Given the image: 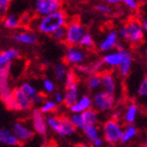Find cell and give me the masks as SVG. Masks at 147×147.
<instances>
[{"label":"cell","mask_w":147,"mask_h":147,"mask_svg":"<svg viewBox=\"0 0 147 147\" xmlns=\"http://www.w3.org/2000/svg\"><path fill=\"white\" fill-rule=\"evenodd\" d=\"M19 88H20V91L22 92L26 97H28L30 100H32L35 96H37L39 94V92H38V90L36 88V86H35L34 84H32L31 82H28V81L22 82L21 86H19Z\"/></svg>","instance_id":"obj_27"},{"label":"cell","mask_w":147,"mask_h":147,"mask_svg":"<svg viewBox=\"0 0 147 147\" xmlns=\"http://www.w3.org/2000/svg\"><path fill=\"white\" fill-rule=\"evenodd\" d=\"M111 118L116 120V121H120V120L123 118V113L120 112V111H114L113 114L111 115Z\"/></svg>","instance_id":"obj_47"},{"label":"cell","mask_w":147,"mask_h":147,"mask_svg":"<svg viewBox=\"0 0 147 147\" xmlns=\"http://www.w3.org/2000/svg\"><path fill=\"white\" fill-rule=\"evenodd\" d=\"M45 123L47 125V127H49L57 135H59L60 132V125H59V117L56 115H47L45 116Z\"/></svg>","instance_id":"obj_30"},{"label":"cell","mask_w":147,"mask_h":147,"mask_svg":"<svg viewBox=\"0 0 147 147\" xmlns=\"http://www.w3.org/2000/svg\"><path fill=\"white\" fill-rule=\"evenodd\" d=\"M0 143L9 147H15L21 145L20 142L18 141L17 137L15 136V134L12 133L11 129H8V127L0 129Z\"/></svg>","instance_id":"obj_18"},{"label":"cell","mask_w":147,"mask_h":147,"mask_svg":"<svg viewBox=\"0 0 147 147\" xmlns=\"http://www.w3.org/2000/svg\"><path fill=\"white\" fill-rule=\"evenodd\" d=\"M78 45L82 49H92L95 45V40H94V37L91 33L86 32V34L84 35V37L81 38V40L79 41Z\"/></svg>","instance_id":"obj_31"},{"label":"cell","mask_w":147,"mask_h":147,"mask_svg":"<svg viewBox=\"0 0 147 147\" xmlns=\"http://www.w3.org/2000/svg\"><path fill=\"white\" fill-rule=\"evenodd\" d=\"M70 120H71V123L74 125V127L76 129H84V127L86 125L84 121V118H82V115H81V113H71L70 116H69Z\"/></svg>","instance_id":"obj_34"},{"label":"cell","mask_w":147,"mask_h":147,"mask_svg":"<svg viewBox=\"0 0 147 147\" xmlns=\"http://www.w3.org/2000/svg\"><path fill=\"white\" fill-rule=\"evenodd\" d=\"M86 59H88V55L84 49L79 47H68L65 52L64 62L67 65H72L76 67L81 64H84Z\"/></svg>","instance_id":"obj_7"},{"label":"cell","mask_w":147,"mask_h":147,"mask_svg":"<svg viewBox=\"0 0 147 147\" xmlns=\"http://www.w3.org/2000/svg\"><path fill=\"white\" fill-rule=\"evenodd\" d=\"M9 73H10V68H8L5 70L3 75L0 77V101L7 98L8 96H10L12 93L11 86H10V81H9Z\"/></svg>","instance_id":"obj_19"},{"label":"cell","mask_w":147,"mask_h":147,"mask_svg":"<svg viewBox=\"0 0 147 147\" xmlns=\"http://www.w3.org/2000/svg\"><path fill=\"white\" fill-rule=\"evenodd\" d=\"M68 16L64 9L54 12L52 15L38 17L31 21V27L35 31L44 35H52L57 30L66 27Z\"/></svg>","instance_id":"obj_1"},{"label":"cell","mask_w":147,"mask_h":147,"mask_svg":"<svg viewBox=\"0 0 147 147\" xmlns=\"http://www.w3.org/2000/svg\"><path fill=\"white\" fill-rule=\"evenodd\" d=\"M75 71L79 72L81 74H86L88 76L91 75V73H90V65L88 64H81L79 66H76Z\"/></svg>","instance_id":"obj_43"},{"label":"cell","mask_w":147,"mask_h":147,"mask_svg":"<svg viewBox=\"0 0 147 147\" xmlns=\"http://www.w3.org/2000/svg\"><path fill=\"white\" fill-rule=\"evenodd\" d=\"M95 9L98 12L102 13V15L105 16H109L112 12V9H111V6L107 5L105 2L104 3H98V4L95 5Z\"/></svg>","instance_id":"obj_37"},{"label":"cell","mask_w":147,"mask_h":147,"mask_svg":"<svg viewBox=\"0 0 147 147\" xmlns=\"http://www.w3.org/2000/svg\"><path fill=\"white\" fill-rule=\"evenodd\" d=\"M127 31V38L125 41L130 44L131 47H138L144 40L145 32L142 29V26L139 21L135 19H130L125 25Z\"/></svg>","instance_id":"obj_4"},{"label":"cell","mask_w":147,"mask_h":147,"mask_svg":"<svg viewBox=\"0 0 147 147\" xmlns=\"http://www.w3.org/2000/svg\"><path fill=\"white\" fill-rule=\"evenodd\" d=\"M101 74H94L86 77V86L88 91H96L101 88Z\"/></svg>","instance_id":"obj_28"},{"label":"cell","mask_w":147,"mask_h":147,"mask_svg":"<svg viewBox=\"0 0 147 147\" xmlns=\"http://www.w3.org/2000/svg\"><path fill=\"white\" fill-rule=\"evenodd\" d=\"M121 3L127 9L132 10V11H137L140 8V3L137 0H123V1H121Z\"/></svg>","instance_id":"obj_39"},{"label":"cell","mask_w":147,"mask_h":147,"mask_svg":"<svg viewBox=\"0 0 147 147\" xmlns=\"http://www.w3.org/2000/svg\"><path fill=\"white\" fill-rule=\"evenodd\" d=\"M63 100H64V94L61 91H56L54 93V101L56 102L58 105L59 104H63Z\"/></svg>","instance_id":"obj_45"},{"label":"cell","mask_w":147,"mask_h":147,"mask_svg":"<svg viewBox=\"0 0 147 147\" xmlns=\"http://www.w3.org/2000/svg\"><path fill=\"white\" fill-rule=\"evenodd\" d=\"M68 70V65L64 61L55 64L54 67H53V74H54V78L57 84H64L65 82Z\"/></svg>","instance_id":"obj_21"},{"label":"cell","mask_w":147,"mask_h":147,"mask_svg":"<svg viewBox=\"0 0 147 147\" xmlns=\"http://www.w3.org/2000/svg\"><path fill=\"white\" fill-rule=\"evenodd\" d=\"M59 125H60V132L59 136L61 137H68L72 136L76 133V129L74 125L71 123L70 118L67 116H61L59 117Z\"/></svg>","instance_id":"obj_20"},{"label":"cell","mask_w":147,"mask_h":147,"mask_svg":"<svg viewBox=\"0 0 147 147\" xmlns=\"http://www.w3.org/2000/svg\"><path fill=\"white\" fill-rule=\"evenodd\" d=\"M138 112H139V107L135 102H132L127 106L123 113V121L127 125H134L136 118H137Z\"/></svg>","instance_id":"obj_22"},{"label":"cell","mask_w":147,"mask_h":147,"mask_svg":"<svg viewBox=\"0 0 147 147\" xmlns=\"http://www.w3.org/2000/svg\"><path fill=\"white\" fill-rule=\"evenodd\" d=\"M0 102H1V101H0Z\"/></svg>","instance_id":"obj_53"},{"label":"cell","mask_w":147,"mask_h":147,"mask_svg":"<svg viewBox=\"0 0 147 147\" xmlns=\"http://www.w3.org/2000/svg\"><path fill=\"white\" fill-rule=\"evenodd\" d=\"M137 134H138V130L135 125H127L125 129H123V137L120 139L119 143H121V144H127V143H129L130 141H132V140L137 136Z\"/></svg>","instance_id":"obj_26"},{"label":"cell","mask_w":147,"mask_h":147,"mask_svg":"<svg viewBox=\"0 0 147 147\" xmlns=\"http://www.w3.org/2000/svg\"><path fill=\"white\" fill-rule=\"evenodd\" d=\"M90 65V73L91 75H94V74H101L102 73V70L105 66H104L103 62L102 60H96V61L92 62Z\"/></svg>","instance_id":"obj_35"},{"label":"cell","mask_w":147,"mask_h":147,"mask_svg":"<svg viewBox=\"0 0 147 147\" xmlns=\"http://www.w3.org/2000/svg\"><path fill=\"white\" fill-rule=\"evenodd\" d=\"M42 88H43V91L47 94H53L57 91L56 84L49 78L43 79V81H42Z\"/></svg>","instance_id":"obj_36"},{"label":"cell","mask_w":147,"mask_h":147,"mask_svg":"<svg viewBox=\"0 0 147 147\" xmlns=\"http://www.w3.org/2000/svg\"><path fill=\"white\" fill-rule=\"evenodd\" d=\"M12 133L17 137L18 141L20 144H25V143L30 142L34 138L35 133L33 132L32 127H30L27 123L22 120H17L11 127Z\"/></svg>","instance_id":"obj_8"},{"label":"cell","mask_w":147,"mask_h":147,"mask_svg":"<svg viewBox=\"0 0 147 147\" xmlns=\"http://www.w3.org/2000/svg\"><path fill=\"white\" fill-rule=\"evenodd\" d=\"M123 125L112 118L106 119L101 127V137L104 140V142L109 145H115L116 143H119L123 137Z\"/></svg>","instance_id":"obj_2"},{"label":"cell","mask_w":147,"mask_h":147,"mask_svg":"<svg viewBox=\"0 0 147 147\" xmlns=\"http://www.w3.org/2000/svg\"><path fill=\"white\" fill-rule=\"evenodd\" d=\"M105 3L107 5H109V6H111V4L112 5L120 4V3H121V0H106Z\"/></svg>","instance_id":"obj_49"},{"label":"cell","mask_w":147,"mask_h":147,"mask_svg":"<svg viewBox=\"0 0 147 147\" xmlns=\"http://www.w3.org/2000/svg\"><path fill=\"white\" fill-rule=\"evenodd\" d=\"M84 121L86 125H97L100 123V116H99V112L96 111L94 108H91L88 110L84 111L81 113Z\"/></svg>","instance_id":"obj_23"},{"label":"cell","mask_w":147,"mask_h":147,"mask_svg":"<svg viewBox=\"0 0 147 147\" xmlns=\"http://www.w3.org/2000/svg\"><path fill=\"white\" fill-rule=\"evenodd\" d=\"M64 100L63 105L67 108H70L77 102L79 99V86L78 84H75L73 86H70L68 88H65L64 91Z\"/></svg>","instance_id":"obj_14"},{"label":"cell","mask_w":147,"mask_h":147,"mask_svg":"<svg viewBox=\"0 0 147 147\" xmlns=\"http://www.w3.org/2000/svg\"><path fill=\"white\" fill-rule=\"evenodd\" d=\"M104 143H105L104 140L101 137V138H99V139L95 140L94 142H92V147H103Z\"/></svg>","instance_id":"obj_48"},{"label":"cell","mask_w":147,"mask_h":147,"mask_svg":"<svg viewBox=\"0 0 147 147\" xmlns=\"http://www.w3.org/2000/svg\"><path fill=\"white\" fill-rule=\"evenodd\" d=\"M31 120L33 132L41 137H45L49 132V127L45 123V116L40 112L39 109H34L32 111Z\"/></svg>","instance_id":"obj_9"},{"label":"cell","mask_w":147,"mask_h":147,"mask_svg":"<svg viewBox=\"0 0 147 147\" xmlns=\"http://www.w3.org/2000/svg\"><path fill=\"white\" fill-rule=\"evenodd\" d=\"M123 51H113V52L106 53L102 58L104 66L109 68H117L119 66L121 59H123Z\"/></svg>","instance_id":"obj_15"},{"label":"cell","mask_w":147,"mask_h":147,"mask_svg":"<svg viewBox=\"0 0 147 147\" xmlns=\"http://www.w3.org/2000/svg\"><path fill=\"white\" fill-rule=\"evenodd\" d=\"M12 97L15 99L18 111H28L32 108V101L20 91L19 88H12Z\"/></svg>","instance_id":"obj_12"},{"label":"cell","mask_w":147,"mask_h":147,"mask_svg":"<svg viewBox=\"0 0 147 147\" xmlns=\"http://www.w3.org/2000/svg\"><path fill=\"white\" fill-rule=\"evenodd\" d=\"M1 102H2L3 105L7 108L8 110L18 111L17 110V105H16V102H15V99H13V97H12V94L10 96H8L7 98H5L4 100H2Z\"/></svg>","instance_id":"obj_38"},{"label":"cell","mask_w":147,"mask_h":147,"mask_svg":"<svg viewBox=\"0 0 147 147\" xmlns=\"http://www.w3.org/2000/svg\"><path fill=\"white\" fill-rule=\"evenodd\" d=\"M118 35L117 32L112 30V31L108 32L105 35L103 39L101 40V42L99 43V51L103 53H109L111 52L113 49H115L116 45L118 43Z\"/></svg>","instance_id":"obj_11"},{"label":"cell","mask_w":147,"mask_h":147,"mask_svg":"<svg viewBox=\"0 0 147 147\" xmlns=\"http://www.w3.org/2000/svg\"><path fill=\"white\" fill-rule=\"evenodd\" d=\"M82 133L86 139L91 143L101 138V131L97 125H84L82 129Z\"/></svg>","instance_id":"obj_24"},{"label":"cell","mask_w":147,"mask_h":147,"mask_svg":"<svg viewBox=\"0 0 147 147\" xmlns=\"http://www.w3.org/2000/svg\"><path fill=\"white\" fill-rule=\"evenodd\" d=\"M101 88L102 91L110 95H114L117 91L116 79L111 71H104L101 73Z\"/></svg>","instance_id":"obj_10"},{"label":"cell","mask_w":147,"mask_h":147,"mask_svg":"<svg viewBox=\"0 0 147 147\" xmlns=\"http://www.w3.org/2000/svg\"><path fill=\"white\" fill-rule=\"evenodd\" d=\"M138 96L140 97H147V75L144 76L140 82V86L138 88V92H137Z\"/></svg>","instance_id":"obj_41"},{"label":"cell","mask_w":147,"mask_h":147,"mask_svg":"<svg viewBox=\"0 0 147 147\" xmlns=\"http://www.w3.org/2000/svg\"><path fill=\"white\" fill-rule=\"evenodd\" d=\"M58 106L59 105L54 100L47 99V100H44V102L41 104V106L38 109H39L40 112L44 115V114H51L53 112H56L57 109H58Z\"/></svg>","instance_id":"obj_29"},{"label":"cell","mask_w":147,"mask_h":147,"mask_svg":"<svg viewBox=\"0 0 147 147\" xmlns=\"http://www.w3.org/2000/svg\"><path fill=\"white\" fill-rule=\"evenodd\" d=\"M12 39L24 45H33L37 42L38 37L33 31H19L12 34Z\"/></svg>","instance_id":"obj_13"},{"label":"cell","mask_w":147,"mask_h":147,"mask_svg":"<svg viewBox=\"0 0 147 147\" xmlns=\"http://www.w3.org/2000/svg\"><path fill=\"white\" fill-rule=\"evenodd\" d=\"M93 108V102H92V97L88 95H82L79 97L75 104L69 108L71 113H82L84 111Z\"/></svg>","instance_id":"obj_16"},{"label":"cell","mask_w":147,"mask_h":147,"mask_svg":"<svg viewBox=\"0 0 147 147\" xmlns=\"http://www.w3.org/2000/svg\"><path fill=\"white\" fill-rule=\"evenodd\" d=\"M143 147H147V135L145 136V138H144V141H143V145H142Z\"/></svg>","instance_id":"obj_51"},{"label":"cell","mask_w":147,"mask_h":147,"mask_svg":"<svg viewBox=\"0 0 147 147\" xmlns=\"http://www.w3.org/2000/svg\"><path fill=\"white\" fill-rule=\"evenodd\" d=\"M11 4V1L9 0H0V15H4L8 11Z\"/></svg>","instance_id":"obj_42"},{"label":"cell","mask_w":147,"mask_h":147,"mask_svg":"<svg viewBox=\"0 0 147 147\" xmlns=\"http://www.w3.org/2000/svg\"><path fill=\"white\" fill-rule=\"evenodd\" d=\"M66 38L64 43L68 47H77L81 38L86 33V28L79 21H68L66 27Z\"/></svg>","instance_id":"obj_3"},{"label":"cell","mask_w":147,"mask_h":147,"mask_svg":"<svg viewBox=\"0 0 147 147\" xmlns=\"http://www.w3.org/2000/svg\"><path fill=\"white\" fill-rule=\"evenodd\" d=\"M93 108L98 112H108L113 109L115 104V96L103 91L96 92L92 97Z\"/></svg>","instance_id":"obj_5"},{"label":"cell","mask_w":147,"mask_h":147,"mask_svg":"<svg viewBox=\"0 0 147 147\" xmlns=\"http://www.w3.org/2000/svg\"><path fill=\"white\" fill-rule=\"evenodd\" d=\"M63 2L60 0H36L34 2V11L38 17L52 15L62 9Z\"/></svg>","instance_id":"obj_6"},{"label":"cell","mask_w":147,"mask_h":147,"mask_svg":"<svg viewBox=\"0 0 147 147\" xmlns=\"http://www.w3.org/2000/svg\"><path fill=\"white\" fill-rule=\"evenodd\" d=\"M51 36H52L56 41L64 42L65 41V38H66V29H65V27L61 28V29L57 30L55 33H53Z\"/></svg>","instance_id":"obj_40"},{"label":"cell","mask_w":147,"mask_h":147,"mask_svg":"<svg viewBox=\"0 0 147 147\" xmlns=\"http://www.w3.org/2000/svg\"><path fill=\"white\" fill-rule=\"evenodd\" d=\"M145 59H146V61H147V49L145 51Z\"/></svg>","instance_id":"obj_52"},{"label":"cell","mask_w":147,"mask_h":147,"mask_svg":"<svg viewBox=\"0 0 147 147\" xmlns=\"http://www.w3.org/2000/svg\"><path fill=\"white\" fill-rule=\"evenodd\" d=\"M32 105H34V106H41V104L44 102V96L42 95V94H38L37 96H35L34 98L32 99Z\"/></svg>","instance_id":"obj_44"},{"label":"cell","mask_w":147,"mask_h":147,"mask_svg":"<svg viewBox=\"0 0 147 147\" xmlns=\"http://www.w3.org/2000/svg\"><path fill=\"white\" fill-rule=\"evenodd\" d=\"M10 63L5 59L4 55H3L2 52H0V69H4L6 67H9Z\"/></svg>","instance_id":"obj_46"},{"label":"cell","mask_w":147,"mask_h":147,"mask_svg":"<svg viewBox=\"0 0 147 147\" xmlns=\"http://www.w3.org/2000/svg\"><path fill=\"white\" fill-rule=\"evenodd\" d=\"M2 53L4 55L5 59L7 60L10 64H11V62L15 61V60L19 59L21 56L20 51L18 49H16V47H9V49H5V51H2Z\"/></svg>","instance_id":"obj_33"},{"label":"cell","mask_w":147,"mask_h":147,"mask_svg":"<svg viewBox=\"0 0 147 147\" xmlns=\"http://www.w3.org/2000/svg\"><path fill=\"white\" fill-rule=\"evenodd\" d=\"M78 84L77 72L75 71V69L69 68L66 79H65V82H64V86H65V88H68V86H73V84Z\"/></svg>","instance_id":"obj_32"},{"label":"cell","mask_w":147,"mask_h":147,"mask_svg":"<svg viewBox=\"0 0 147 147\" xmlns=\"http://www.w3.org/2000/svg\"><path fill=\"white\" fill-rule=\"evenodd\" d=\"M133 64V55L129 51L123 49V59L120 62L119 66L117 67L118 73L121 77H127L131 72Z\"/></svg>","instance_id":"obj_17"},{"label":"cell","mask_w":147,"mask_h":147,"mask_svg":"<svg viewBox=\"0 0 147 147\" xmlns=\"http://www.w3.org/2000/svg\"><path fill=\"white\" fill-rule=\"evenodd\" d=\"M2 24L5 28L9 30H17L21 26V20L15 13H7L3 18Z\"/></svg>","instance_id":"obj_25"},{"label":"cell","mask_w":147,"mask_h":147,"mask_svg":"<svg viewBox=\"0 0 147 147\" xmlns=\"http://www.w3.org/2000/svg\"><path fill=\"white\" fill-rule=\"evenodd\" d=\"M141 26H142V29L144 30V32H147V18H144L141 22H140Z\"/></svg>","instance_id":"obj_50"}]
</instances>
